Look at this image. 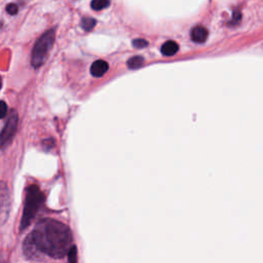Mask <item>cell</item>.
Masks as SVG:
<instances>
[{
	"instance_id": "cell-1",
	"label": "cell",
	"mask_w": 263,
	"mask_h": 263,
	"mask_svg": "<svg viewBox=\"0 0 263 263\" xmlns=\"http://www.w3.org/2000/svg\"><path fill=\"white\" fill-rule=\"evenodd\" d=\"M72 241V232L66 224L46 218L40 220L28 234L23 251L31 260H39L45 256L60 259L68 255Z\"/></svg>"
},
{
	"instance_id": "cell-2",
	"label": "cell",
	"mask_w": 263,
	"mask_h": 263,
	"mask_svg": "<svg viewBox=\"0 0 263 263\" xmlns=\"http://www.w3.org/2000/svg\"><path fill=\"white\" fill-rule=\"evenodd\" d=\"M45 200L44 193L39 189L37 185H30L26 189L25 194V203L23 215L20 224V230L26 229L36 217L40 208L42 206Z\"/></svg>"
},
{
	"instance_id": "cell-3",
	"label": "cell",
	"mask_w": 263,
	"mask_h": 263,
	"mask_svg": "<svg viewBox=\"0 0 263 263\" xmlns=\"http://www.w3.org/2000/svg\"><path fill=\"white\" fill-rule=\"evenodd\" d=\"M54 42V30L50 29L46 31L39 39L36 41L32 54H31V65L37 69L40 68L46 61L48 52L52 47Z\"/></svg>"
},
{
	"instance_id": "cell-4",
	"label": "cell",
	"mask_w": 263,
	"mask_h": 263,
	"mask_svg": "<svg viewBox=\"0 0 263 263\" xmlns=\"http://www.w3.org/2000/svg\"><path fill=\"white\" fill-rule=\"evenodd\" d=\"M18 123V116L15 110H11L8 116V119L0 133V150L3 149L7 144L10 143L12 138L14 137Z\"/></svg>"
},
{
	"instance_id": "cell-5",
	"label": "cell",
	"mask_w": 263,
	"mask_h": 263,
	"mask_svg": "<svg viewBox=\"0 0 263 263\" xmlns=\"http://www.w3.org/2000/svg\"><path fill=\"white\" fill-rule=\"evenodd\" d=\"M10 210V192L7 184L0 181V223L6 221Z\"/></svg>"
},
{
	"instance_id": "cell-6",
	"label": "cell",
	"mask_w": 263,
	"mask_h": 263,
	"mask_svg": "<svg viewBox=\"0 0 263 263\" xmlns=\"http://www.w3.org/2000/svg\"><path fill=\"white\" fill-rule=\"evenodd\" d=\"M209 35V31L206 28L202 26H195L190 33L191 39L196 43H202L206 40Z\"/></svg>"
},
{
	"instance_id": "cell-7",
	"label": "cell",
	"mask_w": 263,
	"mask_h": 263,
	"mask_svg": "<svg viewBox=\"0 0 263 263\" xmlns=\"http://www.w3.org/2000/svg\"><path fill=\"white\" fill-rule=\"evenodd\" d=\"M109 65L103 60H98L93 62L90 66V74L95 77H102L108 71Z\"/></svg>"
},
{
	"instance_id": "cell-8",
	"label": "cell",
	"mask_w": 263,
	"mask_h": 263,
	"mask_svg": "<svg viewBox=\"0 0 263 263\" xmlns=\"http://www.w3.org/2000/svg\"><path fill=\"white\" fill-rule=\"evenodd\" d=\"M160 50L164 55H174L179 50V45L175 41L168 40L161 45Z\"/></svg>"
},
{
	"instance_id": "cell-9",
	"label": "cell",
	"mask_w": 263,
	"mask_h": 263,
	"mask_svg": "<svg viewBox=\"0 0 263 263\" xmlns=\"http://www.w3.org/2000/svg\"><path fill=\"white\" fill-rule=\"evenodd\" d=\"M143 63H144V59L142 57H140V55H136V57L130 58L127 61L126 65H127V67L129 69H138V68H140L143 65Z\"/></svg>"
},
{
	"instance_id": "cell-10",
	"label": "cell",
	"mask_w": 263,
	"mask_h": 263,
	"mask_svg": "<svg viewBox=\"0 0 263 263\" xmlns=\"http://www.w3.org/2000/svg\"><path fill=\"white\" fill-rule=\"evenodd\" d=\"M96 26V20L89 16H85L82 17L81 20V27L85 30V31H90L93 29V27Z\"/></svg>"
},
{
	"instance_id": "cell-11",
	"label": "cell",
	"mask_w": 263,
	"mask_h": 263,
	"mask_svg": "<svg viewBox=\"0 0 263 263\" xmlns=\"http://www.w3.org/2000/svg\"><path fill=\"white\" fill-rule=\"evenodd\" d=\"M110 5V2L107 0H93L90 3V6L93 10H102Z\"/></svg>"
},
{
	"instance_id": "cell-12",
	"label": "cell",
	"mask_w": 263,
	"mask_h": 263,
	"mask_svg": "<svg viewBox=\"0 0 263 263\" xmlns=\"http://www.w3.org/2000/svg\"><path fill=\"white\" fill-rule=\"evenodd\" d=\"M68 258L70 263H77V249L75 246H72L68 253Z\"/></svg>"
},
{
	"instance_id": "cell-13",
	"label": "cell",
	"mask_w": 263,
	"mask_h": 263,
	"mask_svg": "<svg viewBox=\"0 0 263 263\" xmlns=\"http://www.w3.org/2000/svg\"><path fill=\"white\" fill-rule=\"evenodd\" d=\"M6 11L10 14V15H14L18 12V7L16 4L14 3H9L6 5Z\"/></svg>"
},
{
	"instance_id": "cell-14",
	"label": "cell",
	"mask_w": 263,
	"mask_h": 263,
	"mask_svg": "<svg viewBox=\"0 0 263 263\" xmlns=\"http://www.w3.org/2000/svg\"><path fill=\"white\" fill-rule=\"evenodd\" d=\"M54 146V140L53 139H45L42 141V147L44 150L48 151Z\"/></svg>"
},
{
	"instance_id": "cell-15",
	"label": "cell",
	"mask_w": 263,
	"mask_h": 263,
	"mask_svg": "<svg viewBox=\"0 0 263 263\" xmlns=\"http://www.w3.org/2000/svg\"><path fill=\"white\" fill-rule=\"evenodd\" d=\"M133 45L137 48H142L148 45V42L145 39H135L133 40Z\"/></svg>"
},
{
	"instance_id": "cell-16",
	"label": "cell",
	"mask_w": 263,
	"mask_h": 263,
	"mask_svg": "<svg viewBox=\"0 0 263 263\" xmlns=\"http://www.w3.org/2000/svg\"><path fill=\"white\" fill-rule=\"evenodd\" d=\"M7 114V105L4 101H0V119L4 118Z\"/></svg>"
},
{
	"instance_id": "cell-17",
	"label": "cell",
	"mask_w": 263,
	"mask_h": 263,
	"mask_svg": "<svg viewBox=\"0 0 263 263\" xmlns=\"http://www.w3.org/2000/svg\"><path fill=\"white\" fill-rule=\"evenodd\" d=\"M1 86H2V82H1V77H0V88H1Z\"/></svg>"
}]
</instances>
